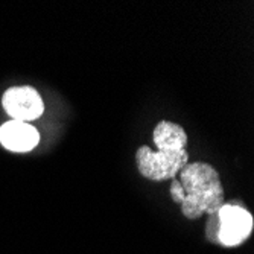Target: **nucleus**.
<instances>
[{
	"label": "nucleus",
	"instance_id": "39448f33",
	"mask_svg": "<svg viewBox=\"0 0 254 254\" xmlns=\"http://www.w3.org/2000/svg\"><path fill=\"white\" fill-rule=\"evenodd\" d=\"M40 142L38 131L26 124L18 121H9L0 127V143L12 152H29Z\"/></svg>",
	"mask_w": 254,
	"mask_h": 254
},
{
	"label": "nucleus",
	"instance_id": "20e7f679",
	"mask_svg": "<svg viewBox=\"0 0 254 254\" xmlns=\"http://www.w3.org/2000/svg\"><path fill=\"white\" fill-rule=\"evenodd\" d=\"M2 105L12 121L26 124L41 118L44 111V104L40 93L29 85L8 88L2 98Z\"/></svg>",
	"mask_w": 254,
	"mask_h": 254
},
{
	"label": "nucleus",
	"instance_id": "423d86ee",
	"mask_svg": "<svg viewBox=\"0 0 254 254\" xmlns=\"http://www.w3.org/2000/svg\"><path fill=\"white\" fill-rule=\"evenodd\" d=\"M171 196L175 202H181L183 198H184V193H183V189H181V184L178 180H172V184H171Z\"/></svg>",
	"mask_w": 254,
	"mask_h": 254
},
{
	"label": "nucleus",
	"instance_id": "7ed1b4c3",
	"mask_svg": "<svg viewBox=\"0 0 254 254\" xmlns=\"http://www.w3.org/2000/svg\"><path fill=\"white\" fill-rule=\"evenodd\" d=\"M253 232V216L239 205L224 204L207 222V238L225 247L241 245Z\"/></svg>",
	"mask_w": 254,
	"mask_h": 254
},
{
	"label": "nucleus",
	"instance_id": "f03ea898",
	"mask_svg": "<svg viewBox=\"0 0 254 254\" xmlns=\"http://www.w3.org/2000/svg\"><path fill=\"white\" fill-rule=\"evenodd\" d=\"M178 174V181L184 193L180 204L186 218L198 219L204 213L212 216L224 205V188L213 166L195 161L188 163Z\"/></svg>",
	"mask_w": 254,
	"mask_h": 254
},
{
	"label": "nucleus",
	"instance_id": "f257e3e1",
	"mask_svg": "<svg viewBox=\"0 0 254 254\" xmlns=\"http://www.w3.org/2000/svg\"><path fill=\"white\" fill-rule=\"evenodd\" d=\"M154 143L155 152L149 146H140L135 152L138 172L151 181L174 180L189 161L186 131L178 124L161 121L154 129Z\"/></svg>",
	"mask_w": 254,
	"mask_h": 254
}]
</instances>
